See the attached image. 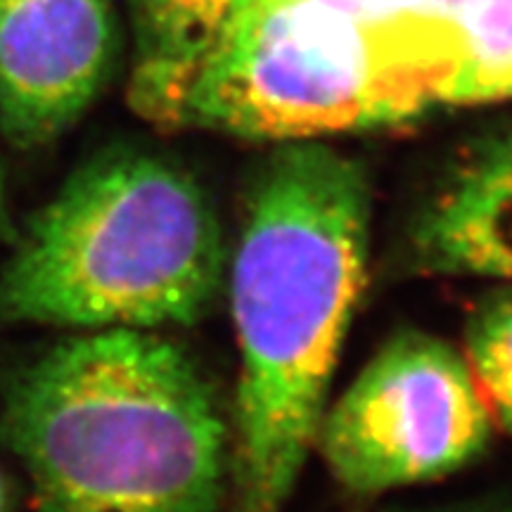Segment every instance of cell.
Listing matches in <instances>:
<instances>
[{"mask_svg": "<svg viewBox=\"0 0 512 512\" xmlns=\"http://www.w3.org/2000/svg\"><path fill=\"white\" fill-rule=\"evenodd\" d=\"M373 195L325 140L273 143L228 252L238 342L226 512H285L366 290Z\"/></svg>", "mask_w": 512, "mask_h": 512, "instance_id": "1", "label": "cell"}, {"mask_svg": "<svg viewBox=\"0 0 512 512\" xmlns=\"http://www.w3.org/2000/svg\"><path fill=\"white\" fill-rule=\"evenodd\" d=\"M0 444L36 512H223L230 418L166 330H83L10 377Z\"/></svg>", "mask_w": 512, "mask_h": 512, "instance_id": "2", "label": "cell"}, {"mask_svg": "<svg viewBox=\"0 0 512 512\" xmlns=\"http://www.w3.org/2000/svg\"><path fill=\"white\" fill-rule=\"evenodd\" d=\"M0 266V323L190 328L226 290L219 211L192 171L117 145L88 157Z\"/></svg>", "mask_w": 512, "mask_h": 512, "instance_id": "3", "label": "cell"}, {"mask_svg": "<svg viewBox=\"0 0 512 512\" xmlns=\"http://www.w3.org/2000/svg\"><path fill=\"white\" fill-rule=\"evenodd\" d=\"M422 114L413 81L354 19L318 0H249L197 64L166 128L290 143Z\"/></svg>", "mask_w": 512, "mask_h": 512, "instance_id": "4", "label": "cell"}, {"mask_svg": "<svg viewBox=\"0 0 512 512\" xmlns=\"http://www.w3.org/2000/svg\"><path fill=\"white\" fill-rule=\"evenodd\" d=\"M491 430L494 415L463 349L403 330L328 401L313 451L349 494L380 496L463 470Z\"/></svg>", "mask_w": 512, "mask_h": 512, "instance_id": "5", "label": "cell"}, {"mask_svg": "<svg viewBox=\"0 0 512 512\" xmlns=\"http://www.w3.org/2000/svg\"><path fill=\"white\" fill-rule=\"evenodd\" d=\"M110 0H0V133L22 150L62 138L110 81Z\"/></svg>", "mask_w": 512, "mask_h": 512, "instance_id": "6", "label": "cell"}, {"mask_svg": "<svg viewBox=\"0 0 512 512\" xmlns=\"http://www.w3.org/2000/svg\"><path fill=\"white\" fill-rule=\"evenodd\" d=\"M418 273L512 283V131L477 140L408 226Z\"/></svg>", "mask_w": 512, "mask_h": 512, "instance_id": "7", "label": "cell"}, {"mask_svg": "<svg viewBox=\"0 0 512 512\" xmlns=\"http://www.w3.org/2000/svg\"><path fill=\"white\" fill-rule=\"evenodd\" d=\"M249 0H128L136 60L128 102L155 126H169L178 98L223 31Z\"/></svg>", "mask_w": 512, "mask_h": 512, "instance_id": "8", "label": "cell"}, {"mask_svg": "<svg viewBox=\"0 0 512 512\" xmlns=\"http://www.w3.org/2000/svg\"><path fill=\"white\" fill-rule=\"evenodd\" d=\"M512 98V0H467L453 24L448 107Z\"/></svg>", "mask_w": 512, "mask_h": 512, "instance_id": "9", "label": "cell"}, {"mask_svg": "<svg viewBox=\"0 0 512 512\" xmlns=\"http://www.w3.org/2000/svg\"><path fill=\"white\" fill-rule=\"evenodd\" d=\"M463 354L494 420L512 434V287L477 306L467 320Z\"/></svg>", "mask_w": 512, "mask_h": 512, "instance_id": "10", "label": "cell"}, {"mask_svg": "<svg viewBox=\"0 0 512 512\" xmlns=\"http://www.w3.org/2000/svg\"><path fill=\"white\" fill-rule=\"evenodd\" d=\"M17 233L12 228L8 200H5V181H3V166H0V242H15Z\"/></svg>", "mask_w": 512, "mask_h": 512, "instance_id": "11", "label": "cell"}, {"mask_svg": "<svg viewBox=\"0 0 512 512\" xmlns=\"http://www.w3.org/2000/svg\"><path fill=\"white\" fill-rule=\"evenodd\" d=\"M8 501H10V494H8V484H5V477H3V472H0V512H8Z\"/></svg>", "mask_w": 512, "mask_h": 512, "instance_id": "12", "label": "cell"}, {"mask_svg": "<svg viewBox=\"0 0 512 512\" xmlns=\"http://www.w3.org/2000/svg\"><path fill=\"white\" fill-rule=\"evenodd\" d=\"M434 512H510V510H434Z\"/></svg>", "mask_w": 512, "mask_h": 512, "instance_id": "13", "label": "cell"}]
</instances>
